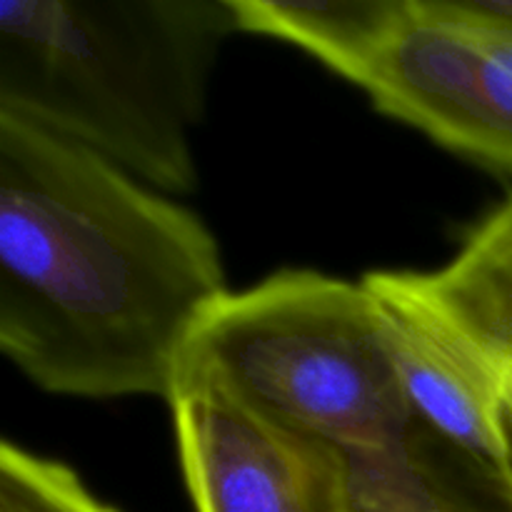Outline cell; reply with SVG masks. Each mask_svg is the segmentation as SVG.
Segmentation results:
<instances>
[{
  "instance_id": "obj_8",
  "label": "cell",
  "mask_w": 512,
  "mask_h": 512,
  "mask_svg": "<svg viewBox=\"0 0 512 512\" xmlns=\"http://www.w3.org/2000/svg\"><path fill=\"white\" fill-rule=\"evenodd\" d=\"M240 33L298 45L363 88L413 18V0H230Z\"/></svg>"
},
{
  "instance_id": "obj_11",
  "label": "cell",
  "mask_w": 512,
  "mask_h": 512,
  "mask_svg": "<svg viewBox=\"0 0 512 512\" xmlns=\"http://www.w3.org/2000/svg\"><path fill=\"white\" fill-rule=\"evenodd\" d=\"M435 10L512 38V0H428Z\"/></svg>"
},
{
  "instance_id": "obj_10",
  "label": "cell",
  "mask_w": 512,
  "mask_h": 512,
  "mask_svg": "<svg viewBox=\"0 0 512 512\" xmlns=\"http://www.w3.org/2000/svg\"><path fill=\"white\" fill-rule=\"evenodd\" d=\"M0 512H118L95 498L80 475L5 440L0 445Z\"/></svg>"
},
{
  "instance_id": "obj_2",
  "label": "cell",
  "mask_w": 512,
  "mask_h": 512,
  "mask_svg": "<svg viewBox=\"0 0 512 512\" xmlns=\"http://www.w3.org/2000/svg\"><path fill=\"white\" fill-rule=\"evenodd\" d=\"M233 33L230 0H0V113L193 193V133Z\"/></svg>"
},
{
  "instance_id": "obj_1",
  "label": "cell",
  "mask_w": 512,
  "mask_h": 512,
  "mask_svg": "<svg viewBox=\"0 0 512 512\" xmlns=\"http://www.w3.org/2000/svg\"><path fill=\"white\" fill-rule=\"evenodd\" d=\"M228 293L193 210L0 113V350L35 388L170 403L190 335Z\"/></svg>"
},
{
  "instance_id": "obj_6",
  "label": "cell",
  "mask_w": 512,
  "mask_h": 512,
  "mask_svg": "<svg viewBox=\"0 0 512 512\" xmlns=\"http://www.w3.org/2000/svg\"><path fill=\"white\" fill-rule=\"evenodd\" d=\"M373 298L415 420L460 455L512 475V388L445 320L423 273L375 270Z\"/></svg>"
},
{
  "instance_id": "obj_4",
  "label": "cell",
  "mask_w": 512,
  "mask_h": 512,
  "mask_svg": "<svg viewBox=\"0 0 512 512\" xmlns=\"http://www.w3.org/2000/svg\"><path fill=\"white\" fill-rule=\"evenodd\" d=\"M365 93L453 153L512 173V38L413 0Z\"/></svg>"
},
{
  "instance_id": "obj_5",
  "label": "cell",
  "mask_w": 512,
  "mask_h": 512,
  "mask_svg": "<svg viewBox=\"0 0 512 512\" xmlns=\"http://www.w3.org/2000/svg\"><path fill=\"white\" fill-rule=\"evenodd\" d=\"M168 405L195 512H348L335 450L265 423L213 385H180Z\"/></svg>"
},
{
  "instance_id": "obj_7",
  "label": "cell",
  "mask_w": 512,
  "mask_h": 512,
  "mask_svg": "<svg viewBox=\"0 0 512 512\" xmlns=\"http://www.w3.org/2000/svg\"><path fill=\"white\" fill-rule=\"evenodd\" d=\"M348 512H512V475L483 468L418 423L400 453L345 470Z\"/></svg>"
},
{
  "instance_id": "obj_3",
  "label": "cell",
  "mask_w": 512,
  "mask_h": 512,
  "mask_svg": "<svg viewBox=\"0 0 512 512\" xmlns=\"http://www.w3.org/2000/svg\"><path fill=\"white\" fill-rule=\"evenodd\" d=\"M213 385L345 465L398 453L418 430L383 320L363 283L280 270L205 313L178 385Z\"/></svg>"
},
{
  "instance_id": "obj_9",
  "label": "cell",
  "mask_w": 512,
  "mask_h": 512,
  "mask_svg": "<svg viewBox=\"0 0 512 512\" xmlns=\"http://www.w3.org/2000/svg\"><path fill=\"white\" fill-rule=\"evenodd\" d=\"M423 283L445 320L512 388V198L443 270L423 273Z\"/></svg>"
}]
</instances>
